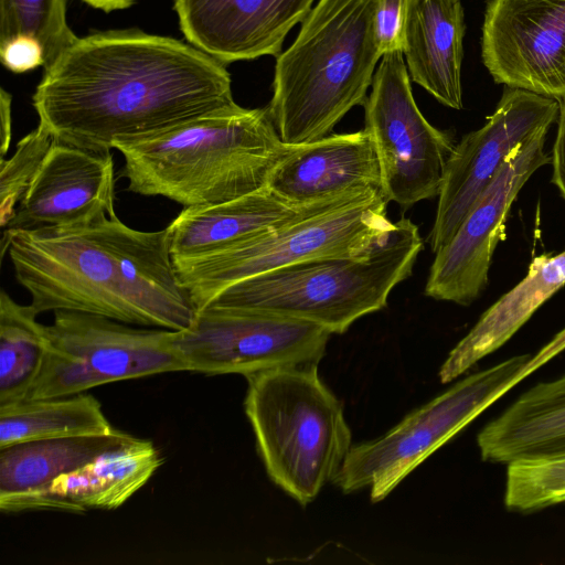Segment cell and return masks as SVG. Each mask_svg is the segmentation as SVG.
Returning <instances> with one entry per match:
<instances>
[{
  "label": "cell",
  "mask_w": 565,
  "mask_h": 565,
  "mask_svg": "<svg viewBox=\"0 0 565 565\" xmlns=\"http://www.w3.org/2000/svg\"><path fill=\"white\" fill-rule=\"evenodd\" d=\"M131 436L115 428L105 435L30 440L0 448V510L15 513L22 501L44 491L57 477Z\"/></svg>",
  "instance_id": "23"
},
{
  "label": "cell",
  "mask_w": 565,
  "mask_h": 565,
  "mask_svg": "<svg viewBox=\"0 0 565 565\" xmlns=\"http://www.w3.org/2000/svg\"><path fill=\"white\" fill-rule=\"evenodd\" d=\"M367 192L295 204L266 186L221 204L184 207L166 227L169 249L172 257L206 254Z\"/></svg>",
  "instance_id": "18"
},
{
  "label": "cell",
  "mask_w": 565,
  "mask_h": 565,
  "mask_svg": "<svg viewBox=\"0 0 565 565\" xmlns=\"http://www.w3.org/2000/svg\"><path fill=\"white\" fill-rule=\"evenodd\" d=\"M39 376L25 399L70 396L111 382L185 371L172 330L128 327L106 317L56 310Z\"/></svg>",
  "instance_id": "9"
},
{
  "label": "cell",
  "mask_w": 565,
  "mask_h": 565,
  "mask_svg": "<svg viewBox=\"0 0 565 565\" xmlns=\"http://www.w3.org/2000/svg\"><path fill=\"white\" fill-rule=\"evenodd\" d=\"M53 142L40 124L17 145L13 156L0 161V225L4 227L30 188Z\"/></svg>",
  "instance_id": "28"
},
{
  "label": "cell",
  "mask_w": 565,
  "mask_h": 565,
  "mask_svg": "<svg viewBox=\"0 0 565 565\" xmlns=\"http://www.w3.org/2000/svg\"><path fill=\"white\" fill-rule=\"evenodd\" d=\"M2 64L13 73H24L44 66L41 44L30 36H17L0 44Z\"/></svg>",
  "instance_id": "30"
},
{
  "label": "cell",
  "mask_w": 565,
  "mask_h": 565,
  "mask_svg": "<svg viewBox=\"0 0 565 565\" xmlns=\"http://www.w3.org/2000/svg\"><path fill=\"white\" fill-rule=\"evenodd\" d=\"M375 0H319L292 44L276 60L268 110L280 139L323 138L355 106H364L382 57Z\"/></svg>",
  "instance_id": "4"
},
{
  "label": "cell",
  "mask_w": 565,
  "mask_h": 565,
  "mask_svg": "<svg viewBox=\"0 0 565 565\" xmlns=\"http://www.w3.org/2000/svg\"><path fill=\"white\" fill-rule=\"evenodd\" d=\"M267 186L295 204L381 191V170L374 143L362 129L330 134L296 145L276 166Z\"/></svg>",
  "instance_id": "17"
},
{
  "label": "cell",
  "mask_w": 565,
  "mask_h": 565,
  "mask_svg": "<svg viewBox=\"0 0 565 565\" xmlns=\"http://www.w3.org/2000/svg\"><path fill=\"white\" fill-rule=\"evenodd\" d=\"M7 252L38 313L76 311L180 331L198 311L166 228L137 231L114 215L75 227L7 230L2 257Z\"/></svg>",
  "instance_id": "2"
},
{
  "label": "cell",
  "mask_w": 565,
  "mask_h": 565,
  "mask_svg": "<svg viewBox=\"0 0 565 565\" xmlns=\"http://www.w3.org/2000/svg\"><path fill=\"white\" fill-rule=\"evenodd\" d=\"M17 36L41 44L44 70L78 38L66 21L65 0H0V44Z\"/></svg>",
  "instance_id": "26"
},
{
  "label": "cell",
  "mask_w": 565,
  "mask_h": 565,
  "mask_svg": "<svg viewBox=\"0 0 565 565\" xmlns=\"http://www.w3.org/2000/svg\"><path fill=\"white\" fill-rule=\"evenodd\" d=\"M477 441L482 459L491 462L565 455V375L525 392Z\"/></svg>",
  "instance_id": "21"
},
{
  "label": "cell",
  "mask_w": 565,
  "mask_h": 565,
  "mask_svg": "<svg viewBox=\"0 0 565 565\" xmlns=\"http://www.w3.org/2000/svg\"><path fill=\"white\" fill-rule=\"evenodd\" d=\"M295 147L280 139L268 107L239 105L115 145L129 191L184 207L221 204L266 188Z\"/></svg>",
  "instance_id": "3"
},
{
  "label": "cell",
  "mask_w": 565,
  "mask_h": 565,
  "mask_svg": "<svg viewBox=\"0 0 565 565\" xmlns=\"http://www.w3.org/2000/svg\"><path fill=\"white\" fill-rule=\"evenodd\" d=\"M87 4L103 10L105 12H110L114 10H122L129 8L134 0H82Z\"/></svg>",
  "instance_id": "34"
},
{
  "label": "cell",
  "mask_w": 565,
  "mask_h": 565,
  "mask_svg": "<svg viewBox=\"0 0 565 565\" xmlns=\"http://www.w3.org/2000/svg\"><path fill=\"white\" fill-rule=\"evenodd\" d=\"M557 131L552 150V183L565 199V98L561 100Z\"/></svg>",
  "instance_id": "31"
},
{
  "label": "cell",
  "mask_w": 565,
  "mask_h": 565,
  "mask_svg": "<svg viewBox=\"0 0 565 565\" xmlns=\"http://www.w3.org/2000/svg\"><path fill=\"white\" fill-rule=\"evenodd\" d=\"M565 502V455L508 465L504 503L515 512H533Z\"/></svg>",
  "instance_id": "27"
},
{
  "label": "cell",
  "mask_w": 565,
  "mask_h": 565,
  "mask_svg": "<svg viewBox=\"0 0 565 565\" xmlns=\"http://www.w3.org/2000/svg\"><path fill=\"white\" fill-rule=\"evenodd\" d=\"M315 0H174L190 44L227 64L278 56L289 31Z\"/></svg>",
  "instance_id": "16"
},
{
  "label": "cell",
  "mask_w": 565,
  "mask_h": 565,
  "mask_svg": "<svg viewBox=\"0 0 565 565\" xmlns=\"http://www.w3.org/2000/svg\"><path fill=\"white\" fill-rule=\"evenodd\" d=\"M563 350H565V328L559 331L545 347H543L541 351H539L534 356H531L523 370V376L526 377Z\"/></svg>",
  "instance_id": "32"
},
{
  "label": "cell",
  "mask_w": 565,
  "mask_h": 565,
  "mask_svg": "<svg viewBox=\"0 0 565 565\" xmlns=\"http://www.w3.org/2000/svg\"><path fill=\"white\" fill-rule=\"evenodd\" d=\"M380 191L364 193L206 254L172 257L196 309L227 287L267 271L319 257L369 252L394 227Z\"/></svg>",
  "instance_id": "7"
},
{
  "label": "cell",
  "mask_w": 565,
  "mask_h": 565,
  "mask_svg": "<svg viewBox=\"0 0 565 565\" xmlns=\"http://www.w3.org/2000/svg\"><path fill=\"white\" fill-rule=\"evenodd\" d=\"M516 355L456 383L383 436L352 446L332 482L344 493L370 488L376 503L417 466L524 379Z\"/></svg>",
  "instance_id": "8"
},
{
  "label": "cell",
  "mask_w": 565,
  "mask_h": 565,
  "mask_svg": "<svg viewBox=\"0 0 565 565\" xmlns=\"http://www.w3.org/2000/svg\"><path fill=\"white\" fill-rule=\"evenodd\" d=\"M481 56L497 83L565 98V0H488Z\"/></svg>",
  "instance_id": "14"
},
{
  "label": "cell",
  "mask_w": 565,
  "mask_h": 565,
  "mask_svg": "<svg viewBox=\"0 0 565 565\" xmlns=\"http://www.w3.org/2000/svg\"><path fill=\"white\" fill-rule=\"evenodd\" d=\"M364 129L374 143L387 202L406 211L438 196L455 143L417 107L403 52L382 56L364 104Z\"/></svg>",
  "instance_id": "10"
},
{
  "label": "cell",
  "mask_w": 565,
  "mask_h": 565,
  "mask_svg": "<svg viewBox=\"0 0 565 565\" xmlns=\"http://www.w3.org/2000/svg\"><path fill=\"white\" fill-rule=\"evenodd\" d=\"M331 333L315 323L254 310L207 305L190 327L173 331L172 347L185 371L242 374L318 364Z\"/></svg>",
  "instance_id": "11"
},
{
  "label": "cell",
  "mask_w": 565,
  "mask_h": 565,
  "mask_svg": "<svg viewBox=\"0 0 565 565\" xmlns=\"http://www.w3.org/2000/svg\"><path fill=\"white\" fill-rule=\"evenodd\" d=\"M246 379L245 413L267 475L306 507L333 480L352 447L342 403L321 381L315 363Z\"/></svg>",
  "instance_id": "6"
},
{
  "label": "cell",
  "mask_w": 565,
  "mask_h": 565,
  "mask_svg": "<svg viewBox=\"0 0 565 565\" xmlns=\"http://www.w3.org/2000/svg\"><path fill=\"white\" fill-rule=\"evenodd\" d=\"M559 107L557 98L507 86L486 124L455 145L428 236L434 253L451 239L507 157L557 121Z\"/></svg>",
  "instance_id": "12"
},
{
  "label": "cell",
  "mask_w": 565,
  "mask_h": 565,
  "mask_svg": "<svg viewBox=\"0 0 565 565\" xmlns=\"http://www.w3.org/2000/svg\"><path fill=\"white\" fill-rule=\"evenodd\" d=\"M11 95L1 88L0 93V153L3 158L11 142Z\"/></svg>",
  "instance_id": "33"
},
{
  "label": "cell",
  "mask_w": 565,
  "mask_h": 565,
  "mask_svg": "<svg viewBox=\"0 0 565 565\" xmlns=\"http://www.w3.org/2000/svg\"><path fill=\"white\" fill-rule=\"evenodd\" d=\"M114 429L90 394L24 399L0 407V448L30 440L105 435Z\"/></svg>",
  "instance_id": "24"
},
{
  "label": "cell",
  "mask_w": 565,
  "mask_h": 565,
  "mask_svg": "<svg viewBox=\"0 0 565 565\" xmlns=\"http://www.w3.org/2000/svg\"><path fill=\"white\" fill-rule=\"evenodd\" d=\"M465 32L461 0H412L403 49L411 81L457 110Z\"/></svg>",
  "instance_id": "20"
},
{
  "label": "cell",
  "mask_w": 565,
  "mask_h": 565,
  "mask_svg": "<svg viewBox=\"0 0 565 565\" xmlns=\"http://www.w3.org/2000/svg\"><path fill=\"white\" fill-rule=\"evenodd\" d=\"M152 441L131 436L84 466L54 479L22 501L17 512L115 510L140 490L162 465Z\"/></svg>",
  "instance_id": "19"
},
{
  "label": "cell",
  "mask_w": 565,
  "mask_h": 565,
  "mask_svg": "<svg viewBox=\"0 0 565 565\" xmlns=\"http://www.w3.org/2000/svg\"><path fill=\"white\" fill-rule=\"evenodd\" d=\"M110 150L53 142L7 230L75 227L115 212Z\"/></svg>",
  "instance_id": "15"
},
{
  "label": "cell",
  "mask_w": 565,
  "mask_h": 565,
  "mask_svg": "<svg viewBox=\"0 0 565 565\" xmlns=\"http://www.w3.org/2000/svg\"><path fill=\"white\" fill-rule=\"evenodd\" d=\"M412 0H375L374 30L381 55L403 52Z\"/></svg>",
  "instance_id": "29"
},
{
  "label": "cell",
  "mask_w": 565,
  "mask_h": 565,
  "mask_svg": "<svg viewBox=\"0 0 565 565\" xmlns=\"http://www.w3.org/2000/svg\"><path fill=\"white\" fill-rule=\"evenodd\" d=\"M548 130L540 131L507 157L455 235L435 253L426 296L469 306L487 287L492 256L504 238L513 201L530 177L552 160L544 151Z\"/></svg>",
  "instance_id": "13"
},
{
  "label": "cell",
  "mask_w": 565,
  "mask_h": 565,
  "mask_svg": "<svg viewBox=\"0 0 565 565\" xmlns=\"http://www.w3.org/2000/svg\"><path fill=\"white\" fill-rule=\"evenodd\" d=\"M565 285V250L533 258L526 276L504 294L450 351L439 370L448 383L503 345L556 291Z\"/></svg>",
  "instance_id": "22"
},
{
  "label": "cell",
  "mask_w": 565,
  "mask_h": 565,
  "mask_svg": "<svg viewBox=\"0 0 565 565\" xmlns=\"http://www.w3.org/2000/svg\"><path fill=\"white\" fill-rule=\"evenodd\" d=\"M38 315L1 290L0 407L24 401L41 372L49 339Z\"/></svg>",
  "instance_id": "25"
},
{
  "label": "cell",
  "mask_w": 565,
  "mask_h": 565,
  "mask_svg": "<svg viewBox=\"0 0 565 565\" xmlns=\"http://www.w3.org/2000/svg\"><path fill=\"white\" fill-rule=\"evenodd\" d=\"M32 104L54 140L92 150L237 105L224 63L134 30L77 38L44 70Z\"/></svg>",
  "instance_id": "1"
},
{
  "label": "cell",
  "mask_w": 565,
  "mask_h": 565,
  "mask_svg": "<svg viewBox=\"0 0 565 565\" xmlns=\"http://www.w3.org/2000/svg\"><path fill=\"white\" fill-rule=\"evenodd\" d=\"M423 248L417 225L402 217L362 255L312 258L267 271L227 287L209 305L299 319L341 334L386 307Z\"/></svg>",
  "instance_id": "5"
}]
</instances>
